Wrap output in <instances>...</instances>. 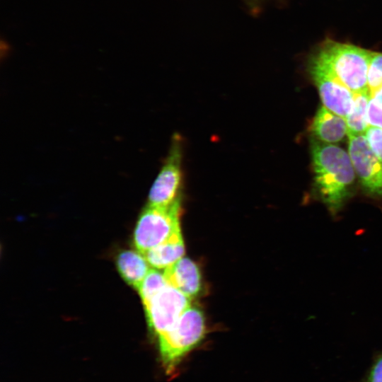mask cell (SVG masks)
<instances>
[{"label":"cell","mask_w":382,"mask_h":382,"mask_svg":"<svg viewBox=\"0 0 382 382\" xmlns=\"http://www.w3.org/2000/svg\"><path fill=\"white\" fill-rule=\"evenodd\" d=\"M314 184L322 202L332 214L343 207L351 193L356 173L348 152L332 144L312 139Z\"/></svg>","instance_id":"6da1fadb"},{"label":"cell","mask_w":382,"mask_h":382,"mask_svg":"<svg viewBox=\"0 0 382 382\" xmlns=\"http://www.w3.org/2000/svg\"><path fill=\"white\" fill-rule=\"evenodd\" d=\"M206 330L201 310L190 306L174 325L157 337L161 364L168 375H172L183 359L203 339Z\"/></svg>","instance_id":"7a4b0ae2"},{"label":"cell","mask_w":382,"mask_h":382,"mask_svg":"<svg viewBox=\"0 0 382 382\" xmlns=\"http://www.w3.org/2000/svg\"><path fill=\"white\" fill-rule=\"evenodd\" d=\"M371 50L328 40L314 56L354 93L369 91L367 73Z\"/></svg>","instance_id":"3957f363"},{"label":"cell","mask_w":382,"mask_h":382,"mask_svg":"<svg viewBox=\"0 0 382 382\" xmlns=\"http://www.w3.org/2000/svg\"><path fill=\"white\" fill-rule=\"evenodd\" d=\"M181 202L168 207L148 205L142 212L134 232V244L144 254L180 231Z\"/></svg>","instance_id":"277c9868"},{"label":"cell","mask_w":382,"mask_h":382,"mask_svg":"<svg viewBox=\"0 0 382 382\" xmlns=\"http://www.w3.org/2000/svg\"><path fill=\"white\" fill-rule=\"evenodd\" d=\"M182 155L181 141L175 135L172 140L165 164L149 191V206L168 207L181 199Z\"/></svg>","instance_id":"5b68a950"},{"label":"cell","mask_w":382,"mask_h":382,"mask_svg":"<svg viewBox=\"0 0 382 382\" xmlns=\"http://www.w3.org/2000/svg\"><path fill=\"white\" fill-rule=\"evenodd\" d=\"M190 299L168 284L144 306L149 328L156 338L168 332L188 308Z\"/></svg>","instance_id":"8992f818"},{"label":"cell","mask_w":382,"mask_h":382,"mask_svg":"<svg viewBox=\"0 0 382 382\" xmlns=\"http://www.w3.org/2000/svg\"><path fill=\"white\" fill-rule=\"evenodd\" d=\"M308 68L323 106L332 112L346 117L353 106L354 92L314 56L311 58Z\"/></svg>","instance_id":"52a82bcc"},{"label":"cell","mask_w":382,"mask_h":382,"mask_svg":"<svg viewBox=\"0 0 382 382\" xmlns=\"http://www.w3.org/2000/svg\"><path fill=\"white\" fill-rule=\"evenodd\" d=\"M348 153L364 190L382 198V160L373 151L365 134L348 136Z\"/></svg>","instance_id":"ba28073f"},{"label":"cell","mask_w":382,"mask_h":382,"mask_svg":"<svg viewBox=\"0 0 382 382\" xmlns=\"http://www.w3.org/2000/svg\"><path fill=\"white\" fill-rule=\"evenodd\" d=\"M163 272L168 283L190 299L199 294L202 286L200 271L190 258H180Z\"/></svg>","instance_id":"9c48e42d"},{"label":"cell","mask_w":382,"mask_h":382,"mask_svg":"<svg viewBox=\"0 0 382 382\" xmlns=\"http://www.w3.org/2000/svg\"><path fill=\"white\" fill-rule=\"evenodd\" d=\"M311 131L316 140L334 144L347 136L346 119L322 106L313 119Z\"/></svg>","instance_id":"30bf717a"},{"label":"cell","mask_w":382,"mask_h":382,"mask_svg":"<svg viewBox=\"0 0 382 382\" xmlns=\"http://www.w3.org/2000/svg\"><path fill=\"white\" fill-rule=\"evenodd\" d=\"M185 254V245L181 231L175 233L169 239L143 254L149 265L156 269L170 267Z\"/></svg>","instance_id":"8fae6325"},{"label":"cell","mask_w":382,"mask_h":382,"mask_svg":"<svg viewBox=\"0 0 382 382\" xmlns=\"http://www.w3.org/2000/svg\"><path fill=\"white\" fill-rule=\"evenodd\" d=\"M116 265L121 277L137 289L150 270L149 262L139 251H122L117 257Z\"/></svg>","instance_id":"7c38bea8"},{"label":"cell","mask_w":382,"mask_h":382,"mask_svg":"<svg viewBox=\"0 0 382 382\" xmlns=\"http://www.w3.org/2000/svg\"><path fill=\"white\" fill-rule=\"evenodd\" d=\"M371 96L369 91L354 93L353 106L345 117L347 136L365 134L369 127L368 108Z\"/></svg>","instance_id":"4fadbf2b"},{"label":"cell","mask_w":382,"mask_h":382,"mask_svg":"<svg viewBox=\"0 0 382 382\" xmlns=\"http://www.w3.org/2000/svg\"><path fill=\"white\" fill-rule=\"evenodd\" d=\"M169 284L164 275L156 269H150L149 272L138 287L137 290L142 300L144 306Z\"/></svg>","instance_id":"5bb4252c"},{"label":"cell","mask_w":382,"mask_h":382,"mask_svg":"<svg viewBox=\"0 0 382 382\" xmlns=\"http://www.w3.org/2000/svg\"><path fill=\"white\" fill-rule=\"evenodd\" d=\"M382 86V52H371L367 73V88L371 97Z\"/></svg>","instance_id":"9a60e30c"},{"label":"cell","mask_w":382,"mask_h":382,"mask_svg":"<svg viewBox=\"0 0 382 382\" xmlns=\"http://www.w3.org/2000/svg\"><path fill=\"white\" fill-rule=\"evenodd\" d=\"M365 136L373 151L382 160V129L369 126Z\"/></svg>","instance_id":"2e32d148"},{"label":"cell","mask_w":382,"mask_h":382,"mask_svg":"<svg viewBox=\"0 0 382 382\" xmlns=\"http://www.w3.org/2000/svg\"><path fill=\"white\" fill-rule=\"evenodd\" d=\"M368 122L369 126L382 129V107L372 98L369 103Z\"/></svg>","instance_id":"e0dca14e"},{"label":"cell","mask_w":382,"mask_h":382,"mask_svg":"<svg viewBox=\"0 0 382 382\" xmlns=\"http://www.w3.org/2000/svg\"><path fill=\"white\" fill-rule=\"evenodd\" d=\"M362 382H382V354L375 359L366 377Z\"/></svg>","instance_id":"ac0fdd59"},{"label":"cell","mask_w":382,"mask_h":382,"mask_svg":"<svg viewBox=\"0 0 382 382\" xmlns=\"http://www.w3.org/2000/svg\"><path fill=\"white\" fill-rule=\"evenodd\" d=\"M371 98L382 107V86Z\"/></svg>","instance_id":"d6986e66"}]
</instances>
